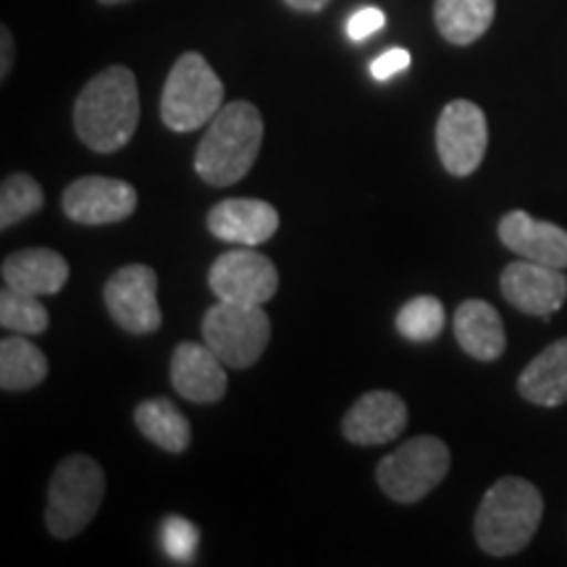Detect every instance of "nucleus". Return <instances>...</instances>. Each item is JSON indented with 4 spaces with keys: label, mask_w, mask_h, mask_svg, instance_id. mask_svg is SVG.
<instances>
[{
    "label": "nucleus",
    "mask_w": 567,
    "mask_h": 567,
    "mask_svg": "<svg viewBox=\"0 0 567 567\" xmlns=\"http://www.w3.org/2000/svg\"><path fill=\"white\" fill-rule=\"evenodd\" d=\"M140 124V90L132 69L109 66L84 84L74 103V130L90 151L116 153Z\"/></svg>",
    "instance_id": "nucleus-1"
},
{
    "label": "nucleus",
    "mask_w": 567,
    "mask_h": 567,
    "mask_svg": "<svg viewBox=\"0 0 567 567\" xmlns=\"http://www.w3.org/2000/svg\"><path fill=\"white\" fill-rule=\"evenodd\" d=\"M264 116L247 101L224 105L213 116L195 153V172L210 187H231L250 174L264 145Z\"/></svg>",
    "instance_id": "nucleus-2"
},
{
    "label": "nucleus",
    "mask_w": 567,
    "mask_h": 567,
    "mask_svg": "<svg viewBox=\"0 0 567 567\" xmlns=\"http://www.w3.org/2000/svg\"><path fill=\"white\" fill-rule=\"evenodd\" d=\"M544 515L542 492L526 478L505 476L488 488L476 513L478 547L494 557L526 549Z\"/></svg>",
    "instance_id": "nucleus-3"
},
{
    "label": "nucleus",
    "mask_w": 567,
    "mask_h": 567,
    "mask_svg": "<svg viewBox=\"0 0 567 567\" xmlns=\"http://www.w3.org/2000/svg\"><path fill=\"white\" fill-rule=\"evenodd\" d=\"M224 109V84L200 53H184L168 71L161 118L172 132H195Z\"/></svg>",
    "instance_id": "nucleus-4"
},
{
    "label": "nucleus",
    "mask_w": 567,
    "mask_h": 567,
    "mask_svg": "<svg viewBox=\"0 0 567 567\" xmlns=\"http://www.w3.org/2000/svg\"><path fill=\"white\" fill-rule=\"evenodd\" d=\"M105 494L103 467L87 455L61 460L48 486L45 526L55 538H71L90 526Z\"/></svg>",
    "instance_id": "nucleus-5"
},
{
    "label": "nucleus",
    "mask_w": 567,
    "mask_h": 567,
    "mask_svg": "<svg viewBox=\"0 0 567 567\" xmlns=\"http://www.w3.org/2000/svg\"><path fill=\"white\" fill-rule=\"evenodd\" d=\"M450 446L436 436H415L381 460L375 467L381 492L389 499L413 505L442 484L450 473Z\"/></svg>",
    "instance_id": "nucleus-6"
},
{
    "label": "nucleus",
    "mask_w": 567,
    "mask_h": 567,
    "mask_svg": "<svg viewBox=\"0 0 567 567\" xmlns=\"http://www.w3.org/2000/svg\"><path fill=\"white\" fill-rule=\"evenodd\" d=\"M203 339L226 368H252L266 352L268 339H271V321L264 305H239L224 302L205 313L203 318Z\"/></svg>",
    "instance_id": "nucleus-7"
},
{
    "label": "nucleus",
    "mask_w": 567,
    "mask_h": 567,
    "mask_svg": "<svg viewBox=\"0 0 567 567\" xmlns=\"http://www.w3.org/2000/svg\"><path fill=\"white\" fill-rule=\"evenodd\" d=\"M105 308L116 326L130 334H153L161 329L163 316L158 308V276L151 266L132 264L118 268L105 281Z\"/></svg>",
    "instance_id": "nucleus-8"
},
{
    "label": "nucleus",
    "mask_w": 567,
    "mask_h": 567,
    "mask_svg": "<svg viewBox=\"0 0 567 567\" xmlns=\"http://www.w3.org/2000/svg\"><path fill=\"white\" fill-rule=\"evenodd\" d=\"M488 145V124L484 111L471 101L444 105L436 124V151L442 166L452 176H471L481 166Z\"/></svg>",
    "instance_id": "nucleus-9"
},
{
    "label": "nucleus",
    "mask_w": 567,
    "mask_h": 567,
    "mask_svg": "<svg viewBox=\"0 0 567 567\" xmlns=\"http://www.w3.org/2000/svg\"><path fill=\"white\" fill-rule=\"evenodd\" d=\"M210 292L224 302L266 305L279 289V271L271 258L255 250H229L218 255L208 271Z\"/></svg>",
    "instance_id": "nucleus-10"
},
{
    "label": "nucleus",
    "mask_w": 567,
    "mask_h": 567,
    "mask_svg": "<svg viewBox=\"0 0 567 567\" xmlns=\"http://www.w3.org/2000/svg\"><path fill=\"white\" fill-rule=\"evenodd\" d=\"M137 189L124 179L111 176H82L71 182L61 197L69 221L103 226L118 224L137 210Z\"/></svg>",
    "instance_id": "nucleus-11"
},
{
    "label": "nucleus",
    "mask_w": 567,
    "mask_h": 567,
    "mask_svg": "<svg viewBox=\"0 0 567 567\" xmlns=\"http://www.w3.org/2000/svg\"><path fill=\"white\" fill-rule=\"evenodd\" d=\"M499 289L505 300L520 313L542 316L544 321H549V316L557 313L567 300V276L563 268L523 258L502 271Z\"/></svg>",
    "instance_id": "nucleus-12"
},
{
    "label": "nucleus",
    "mask_w": 567,
    "mask_h": 567,
    "mask_svg": "<svg viewBox=\"0 0 567 567\" xmlns=\"http://www.w3.org/2000/svg\"><path fill=\"white\" fill-rule=\"evenodd\" d=\"M408 425V405L394 392H368L347 410L342 434L347 442L360 446H379L394 442Z\"/></svg>",
    "instance_id": "nucleus-13"
},
{
    "label": "nucleus",
    "mask_w": 567,
    "mask_h": 567,
    "mask_svg": "<svg viewBox=\"0 0 567 567\" xmlns=\"http://www.w3.org/2000/svg\"><path fill=\"white\" fill-rule=\"evenodd\" d=\"M208 229L221 243L255 247L268 243L279 229V210L271 203L255 197H231L213 205Z\"/></svg>",
    "instance_id": "nucleus-14"
},
{
    "label": "nucleus",
    "mask_w": 567,
    "mask_h": 567,
    "mask_svg": "<svg viewBox=\"0 0 567 567\" xmlns=\"http://www.w3.org/2000/svg\"><path fill=\"white\" fill-rule=\"evenodd\" d=\"M172 384L184 400L197 405L221 402L226 394V365L208 344L182 342L172 358Z\"/></svg>",
    "instance_id": "nucleus-15"
},
{
    "label": "nucleus",
    "mask_w": 567,
    "mask_h": 567,
    "mask_svg": "<svg viewBox=\"0 0 567 567\" xmlns=\"http://www.w3.org/2000/svg\"><path fill=\"white\" fill-rule=\"evenodd\" d=\"M499 239L507 250L534 264L567 268V231L563 226L538 221L526 210H509L499 221Z\"/></svg>",
    "instance_id": "nucleus-16"
},
{
    "label": "nucleus",
    "mask_w": 567,
    "mask_h": 567,
    "mask_svg": "<svg viewBox=\"0 0 567 567\" xmlns=\"http://www.w3.org/2000/svg\"><path fill=\"white\" fill-rule=\"evenodd\" d=\"M6 287L27 292L34 297L59 295L69 281V264L61 252L48 250V247H30V250H17L3 260Z\"/></svg>",
    "instance_id": "nucleus-17"
},
{
    "label": "nucleus",
    "mask_w": 567,
    "mask_h": 567,
    "mask_svg": "<svg viewBox=\"0 0 567 567\" xmlns=\"http://www.w3.org/2000/svg\"><path fill=\"white\" fill-rule=\"evenodd\" d=\"M455 337L471 358L484 360V363L502 358L507 347L502 316L496 313L494 305L484 300H465L460 305L455 313Z\"/></svg>",
    "instance_id": "nucleus-18"
},
{
    "label": "nucleus",
    "mask_w": 567,
    "mask_h": 567,
    "mask_svg": "<svg viewBox=\"0 0 567 567\" xmlns=\"http://www.w3.org/2000/svg\"><path fill=\"white\" fill-rule=\"evenodd\" d=\"M523 400L538 408H559L567 402V337L538 352L517 379Z\"/></svg>",
    "instance_id": "nucleus-19"
},
{
    "label": "nucleus",
    "mask_w": 567,
    "mask_h": 567,
    "mask_svg": "<svg viewBox=\"0 0 567 567\" xmlns=\"http://www.w3.org/2000/svg\"><path fill=\"white\" fill-rule=\"evenodd\" d=\"M134 423H137L142 436L151 439L155 446L172 452V455H182L193 442V425L166 396L142 400L134 410Z\"/></svg>",
    "instance_id": "nucleus-20"
},
{
    "label": "nucleus",
    "mask_w": 567,
    "mask_h": 567,
    "mask_svg": "<svg viewBox=\"0 0 567 567\" xmlns=\"http://www.w3.org/2000/svg\"><path fill=\"white\" fill-rule=\"evenodd\" d=\"M496 0H436L434 19L439 32L452 45H471L492 27Z\"/></svg>",
    "instance_id": "nucleus-21"
},
{
    "label": "nucleus",
    "mask_w": 567,
    "mask_h": 567,
    "mask_svg": "<svg viewBox=\"0 0 567 567\" xmlns=\"http://www.w3.org/2000/svg\"><path fill=\"white\" fill-rule=\"evenodd\" d=\"M48 358L38 347L21 337L0 342V389L3 392H24L45 381Z\"/></svg>",
    "instance_id": "nucleus-22"
},
{
    "label": "nucleus",
    "mask_w": 567,
    "mask_h": 567,
    "mask_svg": "<svg viewBox=\"0 0 567 567\" xmlns=\"http://www.w3.org/2000/svg\"><path fill=\"white\" fill-rule=\"evenodd\" d=\"M394 323H396V331H400L405 339H410V342L415 344L434 342V339L444 331V323H446L444 305L431 295L413 297V300L402 305Z\"/></svg>",
    "instance_id": "nucleus-23"
},
{
    "label": "nucleus",
    "mask_w": 567,
    "mask_h": 567,
    "mask_svg": "<svg viewBox=\"0 0 567 567\" xmlns=\"http://www.w3.org/2000/svg\"><path fill=\"white\" fill-rule=\"evenodd\" d=\"M0 326L34 337L51 326V313L34 295L3 287V292H0Z\"/></svg>",
    "instance_id": "nucleus-24"
},
{
    "label": "nucleus",
    "mask_w": 567,
    "mask_h": 567,
    "mask_svg": "<svg viewBox=\"0 0 567 567\" xmlns=\"http://www.w3.org/2000/svg\"><path fill=\"white\" fill-rule=\"evenodd\" d=\"M45 203L42 187L30 174H13L0 187V229H11L34 216Z\"/></svg>",
    "instance_id": "nucleus-25"
},
{
    "label": "nucleus",
    "mask_w": 567,
    "mask_h": 567,
    "mask_svg": "<svg viewBox=\"0 0 567 567\" xmlns=\"http://www.w3.org/2000/svg\"><path fill=\"white\" fill-rule=\"evenodd\" d=\"M161 544L174 563L193 565L197 557V544H200V530L187 517L172 515L161 526Z\"/></svg>",
    "instance_id": "nucleus-26"
},
{
    "label": "nucleus",
    "mask_w": 567,
    "mask_h": 567,
    "mask_svg": "<svg viewBox=\"0 0 567 567\" xmlns=\"http://www.w3.org/2000/svg\"><path fill=\"white\" fill-rule=\"evenodd\" d=\"M386 17L384 11L375 9V6H365V9H358L347 21V38L352 42H363L375 34L379 30H384Z\"/></svg>",
    "instance_id": "nucleus-27"
},
{
    "label": "nucleus",
    "mask_w": 567,
    "mask_h": 567,
    "mask_svg": "<svg viewBox=\"0 0 567 567\" xmlns=\"http://www.w3.org/2000/svg\"><path fill=\"white\" fill-rule=\"evenodd\" d=\"M410 63H413V55H410L405 48H389L386 53H381L379 59H373L371 74H373V80L386 82V80H392V76L400 74V71L410 69Z\"/></svg>",
    "instance_id": "nucleus-28"
},
{
    "label": "nucleus",
    "mask_w": 567,
    "mask_h": 567,
    "mask_svg": "<svg viewBox=\"0 0 567 567\" xmlns=\"http://www.w3.org/2000/svg\"><path fill=\"white\" fill-rule=\"evenodd\" d=\"M0 80H6V76H9V71H11V61H13V38H11V32H9V27H3V30H0Z\"/></svg>",
    "instance_id": "nucleus-29"
},
{
    "label": "nucleus",
    "mask_w": 567,
    "mask_h": 567,
    "mask_svg": "<svg viewBox=\"0 0 567 567\" xmlns=\"http://www.w3.org/2000/svg\"><path fill=\"white\" fill-rule=\"evenodd\" d=\"M284 3H287L289 9H295V11H305V13H318V11H323L326 6L331 3V0H284Z\"/></svg>",
    "instance_id": "nucleus-30"
},
{
    "label": "nucleus",
    "mask_w": 567,
    "mask_h": 567,
    "mask_svg": "<svg viewBox=\"0 0 567 567\" xmlns=\"http://www.w3.org/2000/svg\"><path fill=\"white\" fill-rule=\"evenodd\" d=\"M103 6H118V3H126V0H101Z\"/></svg>",
    "instance_id": "nucleus-31"
}]
</instances>
